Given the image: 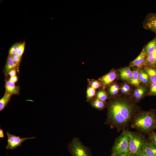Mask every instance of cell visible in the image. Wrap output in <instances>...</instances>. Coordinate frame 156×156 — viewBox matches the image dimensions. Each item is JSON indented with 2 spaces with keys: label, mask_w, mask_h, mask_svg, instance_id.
I'll return each instance as SVG.
<instances>
[{
  "label": "cell",
  "mask_w": 156,
  "mask_h": 156,
  "mask_svg": "<svg viewBox=\"0 0 156 156\" xmlns=\"http://www.w3.org/2000/svg\"><path fill=\"white\" fill-rule=\"evenodd\" d=\"M17 68L18 70V68L17 64L13 61L11 55H9L7 59V62L4 69L5 74H8L9 72L11 70Z\"/></svg>",
  "instance_id": "14"
},
{
  "label": "cell",
  "mask_w": 156,
  "mask_h": 156,
  "mask_svg": "<svg viewBox=\"0 0 156 156\" xmlns=\"http://www.w3.org/2000/svg\"><path fill=\"white\" fill-rule=\"evenodd\" d=\"M121 91L123 93H127L128 92L127 91L122 87L121 89Z\"/></svg>",
  "instance_id": "35"
},
{
  "label": "cell",
  "mask_w": 156,
  "mask_h": 156,
  "mask_svg": "<svg viewBox=\"0 0 156 156\" xmlns=\"http://www.w3.org/2000/svg\"><path fill=\"white\" fill-rule=\"evenodd\" d=\"M122 87L127 92H128L130 91V87L127 84H124Z\"/></svg>",
  "instance_id": "33"
},
{
  "label": "cell",
  "mask_w": 156,
  "mask_h": 156,
  "mask_svg": "<svg viewBox=\"0 0 156 156\" xmlns=\"http://www.w3.org/2000/svg\"><path fill=\"white\" fill-rule=\"evenodd\" d=\"M142 25L145 29L153 32L156 36V12L148 13L144 19Z\"/></svg>",
  "instance_id": "7"
},
{
  "label": "cell",
  "mask_w": 156,
  "mask_h": 156,
  "mask_svg": "<svg viewBox=\"0 0 156 156\" xmlns=\"http://www.w3.org/2000/svg\"><path fill=\"white\" fill-rule=\"evenodd\" d=\"M129 156H139L144 142L147 140L145 134L139 131H129Z\"/></svg>",
  "instance_id": "3"
},
{
  "label": "cell",
  "mask_w": 156,
  "mask_h": 156,
  "mask_svg": "<svg viewBox=\"0 0 156 156\" xmlns=\"http://www.w3.org/2000/svg\"><path fill=\"white\" fill-rule=\"evenodd\" d=\"M11 55L14 62L17 64L18 68V66L21 62V57L16 55V54H14Z\"/></svg>",
  "instance_id": "30"
},
{
  "label": "cell",
  "mask_w": 156,
  "mask_h": 156,
  "mask_svg": "<svg viewBox=\"0 0 156 156\" xmlns=\"http://www.w3.org/2000/svg\"><path fill=\"white\" fill-rule=\"evenodd\" d=\"M7 136V145L5 146L6 149L12 150L15 149L16 147L21 146V144L25 140L27 139H33L36 138V137L30 138H21L20 137L12 135L8 131L6 132Z\"/></svg>",
  "instance_id": "6"
},
{
  "label": "cell",
  "mask_w": 156,
  "mask_h": 156,
  "mask_svg": "<svg viewBox=\"0 0 156 156\" xmlns=\"http://www.w3.org/2000/svg\"><path fill=\"white\" fill-rule=\"evenodd\" d=\"M148 94L150 96H156V81L151 83Z\"/></svg>",
  "instance_id": "25"
},
{
  "label": "cell",
  "mask_w": 156,
  "mask_h": 156,
  "mask_svg": "<svg viewBox=\"0 0 156 156\" xmlns=\"http://www.w3.org/2000/svg\"><path fill=\"white\" fill-rule=\"evenodd\" d=\"M119 89V88L118 85L116 83H114L110 87L109 91L111 95H114L118 93Z\"/></svg>",
  "instance_id": "26"
},
{
  "label": "cell",
  "mask_w": 156,
  "mask_h": 156,
  "mask_svg": "<svg viewBox=\"0 0 156 156\" xmlns=\"http://www.w3.org/2000/svg\"><path fill=\"white\" fill-rule=\"evenodd\" d=\"M148 135L147 140L156 147V132L153 131Z\"/></svg>",
  "instance_id": "23"
},
{
  "label": "cell",
  "mask_w": 156,
  "mask_h": 156,
  "mask_svg": "<svg viewBox=\"0 0 156 156\" xmlns=\"http://www.w3.org/2000/svg\"><path fill=\"white\" fill-rule=\"evenodd\" d=\"M21 43H16L14 44L10 48L9 51V55H12L16 54L18 48Z\"/></svg>",
  "instance_id": "28"
},
{
  "label": "cell",
  "mask_w": 156,
  "mask_h": 156,
  "mask_svg": "<svg viewBox=\"0 0 156 156\" xmlns=\"http://www.w3.org/2000/svg\"><path fill=\"white\" fill-rule=\"evenodd\" d=\"M107 113L105 124L118 132L127 129L133 118L140 110L133 100L124 97L110 100L107 104Z\"/></svg>",
  "instance_id": "1"
},
{
  "label": "cell",
  "mask_w": 156,
  "mask_h": 156,
  "mask_svg": "<svg viewBox=\"0 0 156 156\" xmlns=\"http://www.w3.org/2000/svg\"><path fill=\"white\" fill-rule=\"evenodd\" d=\"M89 82L90 86L95 89L99 88L102 85L99 82L96 80H90Z\"/></svg>",
  "instance_id": "29"
},
{
  "label": "cell",
  "mask_w": 156,
  "mask_h": 156,
  "mask_svg": "<svg viewBox=\"0 0 156 156\" xmlns=\"http://www.w3.org/2000/svg\"><path fill=\"white\" fill-rule=\"evenodd\" d=\"M0 138H4V135L3 133V129H0Z\"/></svg>",
  "instance_id": "34"
},
{
  "label": "cell",
  "mask_w": 156,
  "mask_h": 156,
  "mask_svg": "<svg viewBox=\"0 0 156 156\" xmlns=\"http://www.w3.org/2000/svg\"><path fill=\"white\" fill-rule=\"evenodd\" d=\"M5 91L7 94H18L20 88L16 86L14 83L11 81L9 79L6 81L5 84Z\"/></svg>",
  "instance_id": "11"
},
{
  "label": "cell",
  "mask_w": 156,
  "mask_h": 156,
  "mask_svg": "<svg viewBox=\"0 0 156 156\" xmlns=\"http://www.w3.org/2000/svg\"><path fill=\"white\" fill-rule=\"evenodd\" d=\"M139 72L140 83H142L146 86H150L151 82L147 74L142 68H139Z\"/></svg>",
  "instance_id": "18"
},
{
  "label": "cell",
  "mask_w": 156,
  "mask_h": 156,
  "mask_svg": "<svg viewBox=\"0 0 156 156\" xmlns=\"http://www.w3.org/2000/svg\"><path fill=\"white\" fill-rule=\"evenodd\" d=\"M117 76L115 70H113L103 76L100 79L101 84L104 87L108 86L116 78Z\"/></svg>",
  "instance_id": "10"
},
{
  "label": "cell",
  "mask_w": 156,
  "mask_h": 156,
  "mask_svg": "<svg viewBox=\"0 0 156 156\" xmlns=\"http://www.w3.org/2000/svg\"><path fill=\"white\" fill-rule=\"evenodd\" d=\"M25 45V41L20 43L16 54V55L21 57L24 51Z\"/></svg>",
  "instance_id": "24"
},
{
  "label": "cell",
  "mask_w": 156,
  "mask_h": 156,
  "mask_svg": "<svg viewBox=\"0 0 156 156\" xmlns=\"http://www.w3.org/2000/svg\"><path fill=\"white\" fill-rule=\"evenodd\" d=\"M143 70L147 74L150 79L151 84L156 81V68L145 66Z\"/></svg>",
  "instance_id": "15"
},
{
  "label": "cell",
  "mask_w": 156,
  "mask_h": 156,
  "mask_svg": "<svg viewBox=\"0 0 156 156\" xmlns=\"http://www.w3.org/2000/svg\"><path fill=\"white\" fill-rule=\"evenodd\" d=\"M139 156H156V147L147 140L143 144Z\"/></svg>",
  "instance_id": "9"
},
{
  "label": "cell",
  "mask_w": 156,
  "mask_h": 156,
  "mask_svg": "<svg viewBox=\"0 0 156 156\" xmlns=\"http://www.w3.org/2000/svg\"><path fill=\"white\" fill-rule=\"evenodd\" d=\"M9 80L12 82L15 83L18 81V77L16 76H14L12 77H10Z\"/></svg>",
  "instance_id": "32"
},
{
  "label": "cell",
  "mask_w": 156,
  "mask_h": 156,
  "mask_svg": "<svg viewBox=\"0 0 156 156\" xmlns=\"http://www.w3.org/2000/svg\"><path fill=\"white\" fill-rule=\"evenodd\" d=\"M130 126L144 134L154 131L156 129V110L140 111L133 118Z\"/></svg>",
  "instance_id": "2"
},
{
  "label": "cell",
  "mask_w": 156,
  "mask_h": 156,
  "mask_svg": "<svg viewBox=\"0 0 156 156\" xmlns=\"http://www.w3.org/2000/svg\"><path fill=\"white\" fill-rule=\"evenodd\" d=\"M146 60V66L156 68V49L153 52L147 55Z\"/></svg>",
  "instance_id": "17"
},
{
  "label": "cell",
  "mask_w": 156,
  "mask_h": 156,
  "mask_svg": "<svg viewBox=\"0 0 156 156\" xmlns=\"http://www.w3.org/2000/svg\"><path fill=\"white\" fill-rule=\"evenodd\" d=\"M126 129L122 131L115 140L112 149V154L116 155H129V131Z\"/></svg>",
  "instance_id": "4"
},
{
  "label": "cell",
  "mask_w": 156,
  "mask_h": 156,
  "mask_svg": "<svg viewBox=\"0 0 156 156\" xmlns=\"http://www.w3.org/2000/svg\"><path fill=\"white\" fill-rule=\"evenodd\" d=\"M147 91V88L145 86H140L136 88L133 92V97L135 102H138L144 96Z\"/></svg>",
  "instance_id": "13"
},
{
  "label": "cell",
  "mask_w": 156,
  "mask_h": 156,
  "mask_svg": "<svg viewBox=\"0 0 156 156\" xmlns=\"http://www.w3.org/2000/svg\"><path fill=\"white\" fill-rule=\"evenodd\" d=\"M139 68H137L133 69L132 71V77L130 82L131 84L136 86H138L140 83L139 81Z\"/></svg>",
  "instance_id": "20"
},
{
  "label": "cell",
  "mask_w": 156,
  "mask_h": 156,
  "mask_svg": "<svg viewBox=\"0 0 156 156\" xmlns=\"http://www.w3.org/2000/svg\"><path fill=\"white\" fill-rule=\"evenodd\" d=\"M67 149L72 156H92L90 148L77 137H74L68 143Z\"/></svg>",
  "instance_id": "5"
},
{
  "label": "cell",
  "mask_w": 156,
  "mask_h": 156,
  "mask_svg": "<svg viewBox=\"0 0 156 156\" xmlns=\"http://www.w3.org/2000/svg\"><path fill=\"white\" fill-rule=\"evenodd\" d=\"M95 94V89L91 86L88 88L87 91V97L88 100L92 98Z\"/></svg>",
  "instance_id": "27"
},
{
  "label": "cell",
  "mask_w": 156,
  "mask_h": 156,
  "mask_svg": "<svg viewBox=\"0 0 156 156\" xmlns=\"http://www.w3.org/2000/svg\"><path fill=\"white\" fill-rule=\"evenodd\" d=\"M119 72L120 77L122 79L130 81L133 75V72L130 66L120 69Z\"/></svg>",
  "instance_id": "12"
},
{
  "label": "cell",
  "mask_w": 156,
  "mask_h": 156,
  "mask_svg": "<svg viewBox=\"0 0 156 156\" xmlns=\"http://www.w3.org/2000/svg\"><path fill=\"white\" fill-rule=\"evenodd\" d=\"M91 105L94 108L99 110H102L107 106V103L105 102L97 99L91 102Z\"/></svg>",
  "instance_id": "19"
},
{
  "label": "cell",
  "mask_w": 156,
  "mask_h": 156,
  "mask_svg": "<svg viewBox=\"0 0 156 156\" xmlns=\"http://www.w3.org/2000/svg\"><path fill=\"white\" fill-rule=\"evenodd\" d=\"M16 73V70L14 69L10 70L8 73V74L9 75L10 77L15 76Z\"/></svg>",
  "instance_id": "31"
},
{
  "label": "cell",
  "mask_w": 156,
  "mask_h": 156,
  "mask_svg": "<svg viewBox=\"0 0 156 156\" xmlns=\"http://www.w3.org/2000/svg\"><path fill=\"white\" fill-rule=\"evenodd\" d=\"M12 94H7L6 92L0 100V111L3 110L10 101Z\"/></svg>",
  "instance_id": "21"
},
{
  "label": "cell",
  "mask_w": 156,
  "mask_h": 156,
  "mask_svg": "<svg viewBox=\"0 0 156 156\" xmlns=\"http://www.w3.org/2000/svg\"><path fill=\"white\" fill-rule=\"evenodd\" d=\"M111 156H129V155H116L114 154H112Z\"/></svg>",
  "instance_id": "36"
},
{
  "label": "cell",
  "mask_w": 156,
  "mask_h": 156,
  "mask_svg": "<svg viewBox=\"0 0 156 156\" xmlns=\"http://www.w3.org/2000/svg\"><path fill=\"white\" fill-rule=\"evenodd\" d=\"M146 56L147 55L143 48L137 57L130 63L129 66L130 67H135L139 68H142L146 66Z\"/></svg>",
  "instance_id": "8"
},
{
  "label": "cell",
  "mask_w": 156,
  "mask_h": 156,
  "mask_svg": "<svg viewBox=\"0 0 156 156\" xmlns=\"http://www.w3.org/2000/svg\"><path fill=\"white\" fill-rule=\"evenodd\" d=\"M143 48L147 55L153 52L156 49V36L149 41Z\"/></svg>",
  "instance_id": "16"
},
{
  "label": "cell",
  "mask_w": 156,
  "mask_h": 156,
  "mask_svg": "<svg viewBox=\"0 0 156 156\" xmlns=\"http://www.w3.org/2000/svg\"><path fill=\"white\" fill-rule=\"evenodd\" d=\"M96 99L101 101L105 102L108 98L107 94L106 92L102 90L98 91L96 94Z\"/></svg>",
  "instance_id": "22"
}]
</instances>
